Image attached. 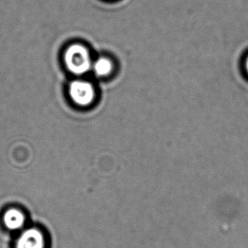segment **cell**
Returning a JSON list of instances; mask_svg holds the SVG:
<instances>
[{
  "label": "cell",
  "instance_id": "obj_1",
  "mask_svg": "<svg viewBox=\"0 0 248 248\" xmlns=\"http://www.w3.org/2000/svg\"><path fill=\"white\" fill-rule=\"evenodd\" d=\"M66 68L75 75H83L92 67V60L88 48L82 45L75 44L66 48L64 55Z\"/></svg>",
  "mask_w": 248,
  "mask_h": 248
},
{
  "label": "cell",
  "instance_id": "obj_2",
  "mask_svg": "<svg viewBox=\"0 0 248 248\" xmlns=\"http://www.w3.org/2000/svg\"><path fill=\"white\" fill-rule=\"evenodd\" d=\"M68 92L73 103L79 107L90 106L95 98V90L92 83L84 80H75L70 83Z\"/></svg>",
  "mask_w": 248,
  "mask_h": 248
},
{
  "label": "cell",
  "instance_id": "obj_3",
  "mask_svg": "<svg viewBox=\"0 0 248 248\" xmlns=\"http://www.w3.org/2000/svg\"><path fill=\"white\" fill-rule=\"evenodd\" d=\"M47 245L45 231L34 226L21 231L15 243V248H47Z\"/></svg>",
  "mask_w": 248,
  "mask_h": 248
},
{
  "label": "cell",
  "instance_id": "obj_4",
  "mask_svg": "<svg viewBox=\"0 0 248 248\" xmlns=\"http://www.w3.org/2000/svg\"><path fill=\"white\" fill-rule=\"evenodd\" d=\"M4 226L12 231L22 230L27 223V217L23 211L17 207H11L5 211L3 215Z\"/></svg>",
  "mask_w": 248,
  "mask_h": 248
},
{
  "label": "cell",
  "instance_id": "obj_5",
  "mask_svg": "<svg viewBox=\"0 0 248 248\" xmlns=\"http://www.w3.org/2000/svg\"><path fill=\"white\" fill-rule=\"evenodd\" d=\"M91 68L97 77H107L111 73L113 66L109 59L101 57L92 63Z\"/></svg>",
  "mask_w": 248,
  "mask_h": 248
},
{
  "label": "cell",
  "instance_id": "obj_6",
  "mask_svg": "<svg viewBox=\"0 0 248 248\" xmlns=\"http://www.w3.org/2000/svg\"><path fill=\"white\" fill-rule=\"evenodd\" d=\"M247 69H248V62H247Z\"/></svg>",
  "mask_w": 248,
  "mask_h": 248
}]
</instances>
